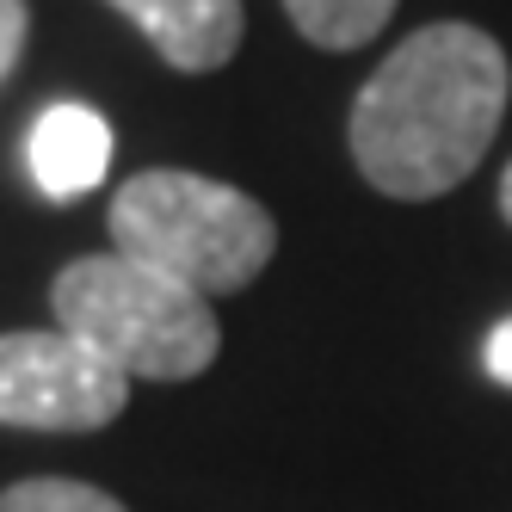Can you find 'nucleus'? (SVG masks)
<instances>
[{"label": "nucleus", "instance_id": "obj_1", "mask_svg": "<svg viewBox=\"0 0 512 512\" xmlns=\"http://www.w3.org/2000/svg\"><path fill=\"white\" fill-rule=\"evenodd\" d=\"M512 68L482 25L438 19L401 38L352 99V161L383 198L426 204L482 167L506 118Z\"/></svg>", "mask_w": 512, "mask_h": 512}, {"label": "nucleus", "instance_id": "obj_4", "mask_svg": "<svg viewBox=\"0 0 512 512\" xmlns=\"http://www.w3.org/2000/svg\"><path fill=\"white\" fill-rule=\"evenodd\" d=\"M130 377L62 327L0 334V426L99 432L124 414Z\"/></svg>", "mask_w": 512, "mask_h": 512}, {"label": "nucleus", "instance_id": "obj_10", "mask_svg": "<svg viewBox=\"0 0 512 512\" xmlns=\"http://www.w3.org/2000/svg\"><path fill=\"white\" fill-rule=\"evenodd\" d=\"M482 364H488V377L500 383V389H512V315L488 334V346H482Z\"/></svg>", "mask_w": 512, "mask_h": 512}, {"label": "nucleus", "instance_id": "obj_9", "mask_svg": "<svg viewBox=\"0 0 512 512\" xmlns=\"http://www.w3.org/2000/svg\"><path fill=\"white\" fill-rule=\"evenodd\" d=\"M25 38H31V7H25V0H0V81L19 68Z\"/></svg>", "mask_w": 512, "mask_h": 512}, {"label": "nucleus", "instance_id": "obj_7", "mask_svg": "<svg viewBox=\"0 0 512 512\" xmlns=\"http://www.w3.org/2000/svg\"><path fill=\"white\" fill-rule=\"evenodd\" d=\"M401 0H284L290 25L303 31L315 50H364L389 25Z\"/></svg>", "mask_w": 512, "mask_h": 512}, {"label": "nucleus", "instance_id": "obj_6", "mask_svg": "<svg viewBox=\"0 0 512 512\" xmlns=\"http://www.w3.org/2000/svg\"><path fill=\"white\" fill-rule=\"evenodd\" d=\"M25 161H31V179H38L44 198H81L105 179V167H112V124H105L93 105L62 99L31 124Z\"/></svg>", "mask_w": 512, "mask_h": 512}, {"label": "nucleus", "instance_id": "obj_11", "mask_svg": "<svg viewBox=\"0 0 512 512\" xmlns=\"http://www.w3.org/2000/svg\"><path fill=\"white\" fill-rule=\"evenodd\" d=\"M500 216H506V223H512V167L500 173Z\"/></svg>", "mask_w": 512, "mask_h": 512}, {"label": "nucleus", "instance_id": "obj_2", "mask_svg": "<svg viewBox=\"0 0 512 512\" xmlns=\"http://www.w3.org/2000/svg\"><path fill=\"white\" fill-rule=\"evenodd\" d=\"M50 309L62 334L87 340L105 364L149 383H186L210 371L223 346L210 297L130 253H87L62 266L50 284Z\"/></svg>", "mask_w": 512, "mask_h": 512}, {"label": "nucleus", "instance_id": "obj_3", "mask_svg": "<svg viewBox=\"0 0 512 512\" xmlns=\"http://www.w3.org/2000/svg\"><path fill=\"white\" fill-rule=\"evenodd\" d=\"M112 241L130 260L192 284L198 297H229L272 266L278 223L260 198L223 186V179L149 167L118 186Z\"/></svg>", "mask_w": 512, "mask_h": 512}, {"label": "nucleus", "instance_id": "obj_8", "mask_svg": "<svg viewBox=\"0 0 512 512\" xmlns=\"http://www.w3.org/2000/svg\"><path fill=\"white\" fill-rule=\"evenodd\" d=\"M0 512H124L105 488L87 482H62V475H38V482H19L0 494Z\"/></svg>", "mask_w": 512, "mask_h": 512}, {"label": "nucleus", "instance_id": "obj_5", "mask_svg": "<svg viewBox=\"0 0 512 512\" xmlns=\"http://www.w3.org/2000/svg\"><path fill=\"white\" fill-rule=\"evenodd\" d=\"M179 75H210L241 50V0H105Z\"/></svg>", "mask_w": 512, "mask_h": 512}]
</instances>
